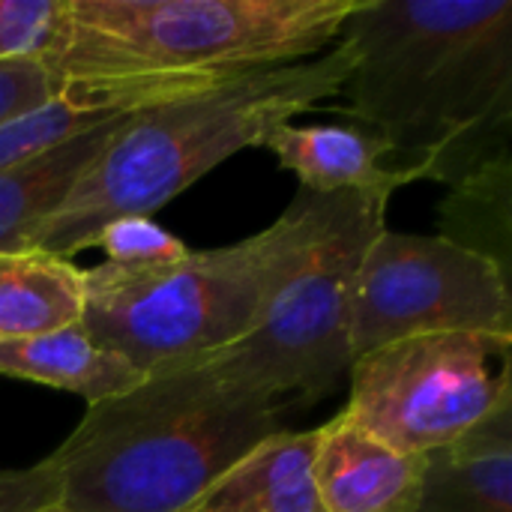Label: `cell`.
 <instances>
[{"label":"cell","instance_id":"30bf717a","mask_svg":"<svg viewBox=\"0 0 512 512\" xmlns=\"http://www.w3.org/2000/svg\"><path fill=\"white\" fill-rule=\"evenodd\" d=\"M261 147L273 150L279 165L297 174L303 192L315 195L378 192L393 198L396 189L414 183L411 171L387 162L393 150L366 126L282 123L264 138Z\"/></svg>","mask_w":512,"mask_h":512},{"label":"cell","instance_id":"7402d4cb","mask_svg":"<svg viewBox=\"0 0 512 512\" xmlns=\"http://www.w3.org/2000/svg\"><path fill=\"white\" fill-rule=\"evenodd\" d=\"M36 512H72V510H66V507H63L60 501H54V504H48V507H39Z\"/></svg>","mask_w":512,"mask_h":512},{"label":"cell","instance_id":"3957f363","mask_svg":"<svg viewBox=\"0 0 512 512\" xmlns=\"http://www.w3.org/2000/svg\"><path fill=\"white\" fill-rule=\"evenodd\" d=\"M351 69L354 51L339 39L312 60L249 72L129 114L66 201L36 228L30 249L69 261L90 249L102 225L156 213L228 156L261 147L276 126L294 123L327 96H342Z\"/></svg>","mask_w":512,"mask_h":512},{"label":"cell","instance_id":"ac0fdd59","mask_svg":"<svg viewBox=\"0 0 512 512\" xmlns=\"http://www.w3.org/2000/svg\"><path fill=\"white\" fill-rule=\"evenodd\" d=\"M90 246H99L105 252L108 264L117 267H168L189 255L180 237L156 225L150 216H123L108 225H102Z\"/></svg>","mask_w":512,"mask_h":512},{"label":"cell","instance_id":"5b68a950","mask_svg":"<svg viewBox=\"0 0 512 512\" xmlns=\"http://www.w3.org/2000/svg\"><path fill=\"white\" fill-rule=\"evenodd\" d=\"M321 195L303 192L264 231L222 249L192 252L168 267L99 264L81 270V327L99 348L144 375L201 363L237 345L267 297L303 258Z\"/></svg>","mask_w":512,"mask_h":512},{"label":"cell","instance_id":"7c38bea8","mask_svg":"<svg viewBox=\"0 0 512 512\" xmlns=\"http://www.w3.org/2000/svg\"><path fill=\"white\" fill-rule=\"evenodd\" d=\"M417 512H512V405L426 456Z\"/></svg>","mask_w":512,"mask_h":512},{"label":"cell","instance_id":"9c48e42d","mask_svg":"<svg viewBox=\"0 0 512 512\" xmlns=\"http://www.w3.org/2000/svg\"><path fill=\"white\" fill-rule=\"evenodd\" d=\"M315 483L324 512H417L426 456H408L342 414L318 429Z\"/></svg>","mask_w":512,"mask_h":512},{"label":"cell","instance_id":"ffe728a7","mask_svg":"<svg viewBox=\"0 0 512 512\" xmlns=\"http://www.w3.org/2000/svg\"><path fill=\"white\" fill-rule=\"evenodd\" d=\"M54 81L33 57L0 63V123L54 99Z\"/></svg>","mask_w":512,"mask_h":512},{"label":"cell","instance_id":"6da1fadb","mask_svg":"<svg viewBox=\"0 0 512 512\" xmlns=\"http://www.w3.org/2000/svg\"><path fill=\"white\" fill-rule=\"evenodd\" d=\"M348 114L414 180L459 183L510 153L512 0H360Z\"/></svg>","mask_w":512,"mask_h":512},{"label":"cell","instance_id":"52a82bcc","mask_svg":"<svg viewBox=\"0 0 512 512\" xmlns=\"http://www.w3.org/2000/svg\"><path fill=\"white\" fill-rule=\"evenodd\" d=\"M512 342L441 333L390 342L357 357L339 411L408 456H429L512 405Z\"/></svg>","mask_w":512,"mask_h":512},{"label":"cell","instance_id":"277c9868","mask_svg":"<svg viewBox=\"0 0 512 512\" xmlns=\"http://www.w3.org/2000/svg\"><path fill=\"white\" fill-rule=\"evenodd\" d=\"M282 414L279 405L234 396L192 363L87 405L45 465L66 510L186 512L222 471L282 432Z\"/></svg>","mask_w":512,"mask_h":512},{"label":"cell","instance_id":"8fae6325","mask_svg":"<svg viewBox=\"0 0 512 512\" xmlns=\"http://www.w3.org/2000/svg\"><path fill=\"white\" fill-rule=\"evenodd\" d=\"M321 432H276L222 471L186 512H324L315 483Z\"/></svg>","mask_w":512,"mask_h":512},{"label":"cell","instance_id":"d6986e66","mask_svg":"<svg viewBox=\"0 0 512 512\" xmlns=\"http://www.w3.org/2000/svg\"><path fill=\"white\" fill-rule=\"evenodd\" d=\"M66 0H0V63L42 60L63 24Z\"/></svg>","mask_w":512,"mask_h":512},{"label":"cell","instance_id":"7a4b0ae2","mask_svg":"<svg viewBox=\"0 0 512 512\" xmlns=\"http://www.w3.org/2000/svg\"><path fill=\"white\" fill-rule=\"evenodd\" d=\"M360 0H66L39 60L90 114H138L339 42Z\"/></svg>","mask_w":512,"mask_h":512},{"label":"cell","instance_id":"ba28073f","mask_svg":"<svg viewBox=\"0 0 512 512\" xmlns=\"http://www.w3.org/2000/svg\"><path fill=\"white\" fill-rule=\"evenodd\" d=\"M474 333L512 342L510 279L486 258L444 237L381 231L354 288V360L390 342Z\"/></svg>","mask_w":512,"mask_h":512},{"label":"cell","instance_id":"e0dca14e","mask_svg":"<svg viewBox=\"0 0 512 512\" xmlns=\"http://www.w3.org/2000/svg\"><path fill=\"white\" fill-rule=\"evenodd\" d=\"M120 117V114H117ZM108 120L105 114H90L63 96L48 99L6 123H0V171L51 153L54 147L84 135L87 129Z\"/></svg>","mask_w":512,"mask_h":512},{"label":"cell","instance_id":"2e32d148","mask_svg":"<svg viewBox=\"0 0 512 512\" xmlns=\"http://www.w3.org/2000/svg\"><path fill=\"white\" fill-rule=\"evenodd\" d=\"M438 237L492 261L512 282V153L450 186L438 207Z\"/></svg>","mask_w":512,"mask_h":512},{"label":"cell","instance_id":"5bb4252c","mask_svg":"<svg viewBox=\"0 0 512 512\" xmlns=\"http://www.w3.org/2000/svg\"><path fill=\"white\" fill-rule=\"evenodd\" d=\"M129 114L108 117L45 156L0 171V255L30 249L36 228L66 201L72 186L123 129Z\"/></svg>","mask_w":512,"mask_h":512},{"label":"cell","instance_id":"4fadbf2b","mask_svg":"<svg viewBox=\"0 0 512 512\" xmlns=\"http://www.w3.org/2000/svg\"><path fill=\"white\" fill-rule=\"evenodd\" d=\"M0 375L75 393L87 405L126 396L147 381L129 360L99 348L81 321L36 339H0Z\"/></svg>","mask_w":512,"mask_h":512},{"label":"cell","instance_id":"44dd1931","mask_svg":"<svg viewBox=\"0 0 512 512\" xmlns=\"http://www.w3.org/2000/svg\"><path fill=\"white\" fill-rule=\"evenodd\" d=\"M60 501V486L45 459L33 468L0 471V512H36Z\"/></svg>","mask_w":512,"mask_h":512},{"label":"cell","instance_id":"9a60e30c","mask_svg":"<svg viewBox=\"0 0 512 512\" xmlns=\"http://www.w3.org/2000/svg\"><path fill=\"white\" fill-rule=\"evenodd\" d=\"M84 282L66 258L24 249L0 255V339H36L81 321Z\"/></svg>","mask_w":512,"mask_h":512},{"label":"cell","instance_id":"8992f818","mask_svg":"<svg viewBox=\"0 0 512 512\" xmlns=\"http://www.w3.org/2000/svg\"><path fill=\"white\" fill-rule=\"evenodd\" d=\"M390 195H321L318 228L297 267L267 297L258 324L201 366L234 396L306 408L348 375L354 288L366 249L384 231Z\"/></svg>","mask_w":512,"mask_h":512}]
</instances>
